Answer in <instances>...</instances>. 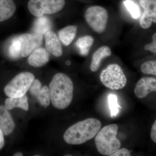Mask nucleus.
<instances>
[{"label": "nucleus", "mask_w": 156, "mask_h": 156, "mask_svg": "<svg viewBox=\"0 0 156 156\" xmlns=\"http://www.w3.org/2000/svg\"><path fill=\"white\" fill-rule=\"evenodd\" d=\"M50 101L58 109L67 108L72 102L74 85L69 76L59 73L54 75L49 85Z\"/></svg>", "instance_id": "f257e3e1"}, {"label": "nucleus", "mask_w": 156, "mask_h": 156, "mask_svg": "<svg viewBox=\"0 0 156 156\" xmlns=\"http://www.w3.org/2000/svg\"><path fill=\"white\" fill-rule=\"evenodd\" d=\"M101 127L99 120L89 118L74 124L68 128L63 139L68 144L80 145L95 137Z\"/></svg>", "instance_id": "f03ea898"}, {"label": "nucleus", "mask_w": 156, "mask_h": 156, "mask_svg": "<svg viewBox=\"0 0 156 156\" xmlns=\"http://www.w3.org/2000/svg\"><path fill=\"white\" fill-rule=\"evenodd\" d=\"M119 127L116 124L105 126L95 135V142L98 151L101 154L110 156L121 146L117 139Z\"/></svg>", "instance_id": "7ed1b4c3"}, {"label": "nucleus", "mask_w": 156, "mask_h": 156, "mask_svg": "<svg viewBox=\"0 0 156 156\" xmlns=\"http://www.w3.org/2000/svg\"><path fill=\"white\" fill-rule=\"evenodd\" d=\"M100 80L108 89L119 90L126 87L127 80L122 68L119 65L112 64L101 73Z\"/></svg>", "instance_id": "20e7f679"}, {"label": "nucleus", "mask_w": 156, "mask_h": 156, "mask_svg": "<svg viewBox=\"0 0 156 156\" xmlns=\"http://www.w3.org/2000/svg\"><path fill=\"white\" fill-rule=\"evenodd\" d=\"M34 79L32 73L18 74L4 88L5 94L9 98H18L26 95Z\"/></svg>", "instance_id": "39448f33"}, {"label": "nucleus", "mask_w": 156, "mask_h": 156, "mask_svg": "<svg viewBox=\"0 0 156 156\" xmlns=\"http://www.w3.org/2000/svg\"><path fill=\"white\" fill-rule=\"evenodd\" d=\"M65 0H28L27 8L34 17L58 13L64 8Z\"/></svg>", "instance_id": "423d86ee"}, {"label": "nucleus", "mask_w": 156, "mask_h": 156, "mask_svg": "<svg viewBox=\"0 0 156 156\" xmlns=\"http://www.w3.org/2000/svg\"><path fill=\"white\" fill-rule=\"evenodd\" d=\"M85 18L88 25L94 31L102 34L106 29L108 12L101 6H92L86 10Z\"/></svg>", "instance_id": "0eeeda50"}, {"label": "nucleus", "mask_w": 156, "mask_h": 156, "mask_svg": "<svg viewBox=\"0 0 156 156\" xmlns=\"http://www.w3.org/2000/svg\"><path fill=\"white\" fill-rule=\"evenodd\" d=\"M18 37L21 44V57L28 56L34 50L41 46L43 36L38 34H24Z\"/></svg>", "instance_id": "6e6552de"}, {"label": "nucleus", "mask_w": 156, "mask_h": 156, "mask_svg": "<svg viewBox=\"0 0 156 156\" xmlns=\"http://www.w3.org/2000/svg\"><path fill=\"white\" fill-rule=\"evenodd\" d=\"M140 6L144 12L140 20L142 28L147 29L153 23H156V0H139Z\"/></svg>", "instance_id": "1a4fd4ad"}, {"label": "nucleus", "mask_w": 156, "mask_h": 156, "mask_svg": "<svg viewBox=\"0 0 156 156\" xmlns=\"http://www.w3.org/2000/svg\"><path fill=\"white\" fill-rule=\"evenodd\" d=\"M156 91V79L152 77L141 78L136 83L134 92L136 97L144 98L149 94Z\"/></svg>", "instance_id": "9d476101"}, {"label": "nucleus", "mask_w": 156, "mask_h": 156, "mask_svg": "<svg viewBox=\"0 0 156 156\" xmlns=\"http://www.w3.org/2000/svg\"><path fill=\"white\" fill-rule=\"evenodd\" d=\"M45 48L56 57H60L63 53L61 42L58 36L52 30L48 31L44 35Z\"/></svg>", "instance_id": "9b49d317"}, {"label": "nucleus", "mask_w": 156, "mask_h": 156, "mask_svg": "<svg viewBox=\"0 0 156 156\" xmlns=\"http://www.w3.org/2000/svg\"><path fill=\"white\" fill-rule=\"evenodd\" d=\"M50 58V53L46 48L40 47L29 55L27 62L33 67H40L47 64Z\"/></svg>", "instance_id": "f8f14e48"}, {"label": "nucleus", "mask_w": 156, "mask_h": 156, "mask_svg": "<svg viewBox=\"0 0 156 156\" xmlns=\"http://www.w3.org/2000/svg\"><path fill=\"white\" fill-rule=\"evenodd\" d=\"M15 124L9 110L5 106H0V129L5 136L12 134Z\"/></svg>", "instance_id": "ddd939ff"}, {"label": "nucleus", "mask_w": 156, "mask_h": 156, "mask_svg": "<svg viewBox=\"0 0 156 156\" xmlns=\"http://www.w3.org/2000/svg\"><path fill=\"white\" fill-rule=\"evenodd\" d=\"M111 55V50L108 46H102L98 48L92 55L90 66L91 70L93 72L97 71L100 67L102 59Z\"/></svg>", "instance_id": "4468645a"}, {"label": "nucleus", "mask_w": 156, "mask_h": 156, "mask_svg": "<svg viewBox=\"0 0 156 156\" xmlns=\"http://www.w3.org/2000/svg\"><path fill=\"white\" fill-rule=\"evenodd\" d=\"M16 10L14 0H0V22L11 18Z\"/></svg>", "instance_id": "2eb2a0df"}, {"label": "nucleus", "mask_w": 156, "mask_h": 156, "mask_svg": "<svg viewBox=\"0 0 156 156\" xmlns=\"http://www.w3.org/2000/svg\"><path fill=\"white\" fill-rule=\"evenodd\" d=\"M78 27L76 25L68 26L58 32V37L65 46H69L75 39L77 32Z\"/></svg>", "instance_id": "dca6fc26"}, {"label": "nucleus", "mask_w": 156, "mask_h": 156, "mask_svg": "<svg viewBox=\"0 0 156 156\" xmlns=\"http://www.w3.org/2000/svg\"><path fill=\"white\" fill-rule=\"evenodd\" d=\"M52 24L50 20L45 15L37 17L33 26V33L44 36L48 31L51 30Z\"/></svg>", "instance_id": "f3484780"}, {"label": "nucleus", "mask_w": 156, "mask_h": 156, "mask_svg": "<svg viewBox=\"0 0 156 156\" xmlns=\"http://www.w3.org/2000/svg\"><path fill=\"white\" fill-rule=\"evenodd\" d=\"M5 107L8 110H11L15 108H19L25 111L29 109L28 98L24 95L18 98H9L5 101Z\"/></svg>", "instance_id": "a211bd4d"}, {"label": "nucleus", "mask_w": 156, "mask_h": 156, "mask_svg": "<svg viewBox=\"0 0 156 156\" xmlns=\"http://www.w3.org/2000/svg\"><path fill=\"white\" fill-rule=\"evenodd\" d=\"M94 41L93 37L89 35L80 37L77 40L76 46L81 55L86 56L88 55Z\"/></svg>", "instance_id": "6ab92c4d"}, {"label": "nucleus", "mask_w": 156, "mask_h": 156, "mask_svg": "<svg viewBox=\"0 0 156 156\" xmlns=\"http://www.w3.org/2000/svg\"><path fill=\"white\" fill-rule=\"evenodd\" d=\"M9 56L13 59H18L21 57V44L18 37L14 38L11 41L9 47Z\"/></svg>", "instance_id": "aec40b11"}, {"label": "nucleus", "mask_w": 156, "mask_h": 156, "mask_svg": "<svg viewBox=\"0 0 156 156\" xmlns=\"http://www.w3.org/2000/svg\"><path fill=\"white\" fill-rule=\"evenodd\" d=\"M41 105L45 108L49 106L50 103V95L49 88L44 86L36 97Z\"/></svg>", "instance_id": "412c9836"}, {"label": "nucleus", "mask_w": 156, "mask_h": 156, "mask_svg": "<svg viewBox=\"0 0 156 156\" xmlns=\"http://www.w3.org/2000/svg\"><path fill=\"white\" fill-rule=\"evenodd\" d=\"M109 108L111 111L112 117L116 116L119 114V110L121 108L118 103V98L116 95L115 94H110L108 97Z\"/></svg>", "instance_id": "4be33fe9"}, {"label": "nucleus", "mask_w": 156, "mask_h": 156, "mask_svg": "<svg viewBox=\"0 0 156 156\" xmlns=\"http://www.w3.org/2000/svg\"><path fill=\"white\" fill-rule=\"evenodd\" d=\"M124 4L133 18L137 19L140 17V11L139 7L134 2L131 0H126Z\"/></svg>", "instance_id": "5701e85b"}, {"label": "nucleus", "mask_w": 156, "mask_h": 156, "mask_svg": "<svg viewBox=\"0 0 156 156\" xmlns=\"http://www.w3.org/2000/svg\"><path fill=\"white\" fill-rule=\"evenodd\" d=\"M140 70L143 73L156 76V61L150 60L141 65Z\"/></svg>", "instance_id": "b1692460"}, {"label": "nucleus", "mask_w": 156, "mask_h": 156, "mask_svg": "<svg viewBox=\"0 0 156 156\" xmlns=\"http://www.w3.org/2000/svg\"><path fill=\"white\" fill-rule=\"evenodd\" d=\"M42 85L41 82L38 79H34L33 82L31 84L30 87L29 89L31 95L36 97L37 95L41 91L42 89Z\"/></svg>", "instance_id": "393cba45"}, {"label": "nucleus", "mask_w": 156, "mask_h": 156, "mask_svg": "<svg viewBox=\"0 0 156 156\" xmlns=\"http://www.w3.org/2000/svg\"><path fill=\"white\" fill-rule=\"evenodd\" d=\"M144 49L146 50H149L152 53H156V34H154L152 36V43L151 44H147L144 46Z\"/></svg>", "instance_id": "a878e982"}, {"label": "nucleus", "mask_w": 156, "mask_h": 156, "mask_svg": "<svg viewBox=\"0 0 156 156\" xmlns=\"http://www.w3.org/2000/svg\"><path fill=\"white\" fill-rule=\"evenodd\" d=\"M131 155L130 151L127 149L125 148H119L110 156H130Z\"/></svg>", "instance_id": "bb28decb"}, {"label": "nucleus", "mask_w": 156, "mask_h": 156, "mask_svg": "<svg viewBox=\"0 0 156 156\" xmlns=\"http://www.w3.org/2000/svg\"><path fill=\"white\" fill-rule=\"evenodd\" d=\"M151 137L153 141L156 143V120L154 121L151 128Z\"/></svg>", "instance_id": "cd10ccee"}, {"label": "nucleus", "mask_w": 156, "mask_h": 156, "mask_svg": "<svg viewBox=\"0 0 156 156\" xmlns=\"http://www.w3.org/2000/svg\"><path fill=\"white\" fill-rule=\"evenodd\" d=\"M2 131L0 129V150L3 148L5 145V139Z\"/></svg>", "instance_id": "c85d7f7f"}, {"label": "nucleus", "mask_w": 156, "mask_h": 156, "mask_svg": "<svg viewBox=\"0 0 156 156\" xmlns=\"http://www.w3.org/2000/svg\"><path fill=\"white\" fill-rule=\"evenodd\" d=\"M23 155V154L21 152H17L14 155V156H22Z\"/></svg>", "instance_id": "c756f323"}, {"label": "nucleus", "mask_w": 156, "mask_h": 156, "mask_svg": "<svg viewBox=\"0 0 156 156\" xmlns=\"http://www.w3.org/2000/svg\"><path fill=\"white\" fill-rule=\"evenodd\" d=\"M65 156H72V155H65Z\"/></svg>", "instance_id": "7c9ffc66"}]
</instances>
